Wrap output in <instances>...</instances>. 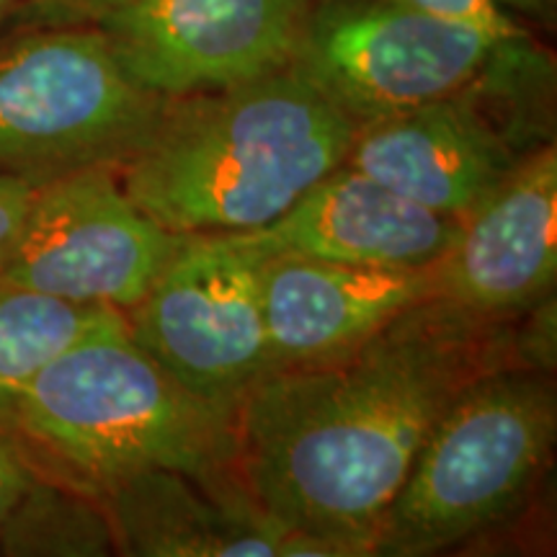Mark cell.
<instances>
[{"instance_id":"cell-1","label":"cell","mask_w":557,"mask_h":557,"mask_svg":"<svg viewBox=\"0 0 557 557\" xmlns=\"http://www.w3.org/2000/svg\"><path fill=\"white\" fill-rule=\"evenodd\" d=\"M511 346L504 320L438 295L341 357L263 374L235 410L243 483L331 557L374 555L438 416L472 380L521 364Z\"/></svg>"},{"instance_id":"cell-2","label":"cell","mask_w":557,"mask_h":557,"mask_svg":"<svg viewBox=\"0 0 557 557\" xmlns=\"http://www.w3.org/2000/svg\"><path fill=\"white\" fill-rule=\"evenodd\" d=\"M357 135L295 70L163 99L148 143L116 176L173 235L248 233L338 169Z\"/></svg>"},{"instance_id":"cell-3","label":"cell","mask_w":557,"mask_h":557,"mask_svg":"<svg viewBox=\"0 0 557 557\" xmlns=\"http://www.w3.org/2000/svg\"><path fill=\"white\" fill-rule=\"evenodd\" d=\"M0 431L37 475L99 504L139 472H238L235 416L181 385L129 329L83 341L0 387Z\"/></svg>"},{"instance_id":"cell-4","label":"cell","mask_w":557,"mask_h":557,"mask_svg":"<svg viewBox=\"0 0 557 557\" xmlns=\"http://www.w3.org/2000/svg\"><path fill=\"white\" fill-rule=\"evenodd\" d=\"M557 403L545 369H493L459 389L403 480L374 555L447 553L504 519L545 468Z\"/></svg>"},{"instance_id":"cell-5","label":"cell","mask_w":557,"mask_h":557,"mask_svg":"<svg viewBox=\"0 0 557 557\" xmlns=\"http://www.w3.org/2000/svg\"><path fill=\"white\" fill-rule=\"evenodd\" d=\"M163 107L129 78L99 26L0 32V176L45 184L122 169Z\"/></svg>"},{"instance_id":"cell-6","label":"cell","mask_w":557,"mask_h":557,"mask_svg":"<svg viewBox=\"0 0 557 557\" xmlns=\"http://www.w3.org/2000/svg\"><path fill=\"white\" fill-rule=\"evenodd\" d=\"M524 39L449 24L403 0H315L289 67L359 127L462 94Z\"/></svg>"},{"instance_id":"cell-7","label":"cell","mask_w":557,"mask_h":557,"mask_svg":"<svg viewBox=\"0 0 557 557\" xmlns=\"http://www.w3.org/2000/svg\"><path fill=\"white\" fill-rule=\"evenodd\" d=\"M263 259L250 233L178 235L148 295L127 312L132 338L165 372L233 416L269 372Z\"/></svg>"},{"instance_id":"cell-8","label":"cell","mask_w":557,"mask_h":557,"mask_svg":"<svg viewBox=\"0 0 557 557\" xmlns=\"http://www.w3.org/2000/svg\"><path fill=\"white\" fill-rule=\"evenodd\" d=\"M534 58L529 41L506 52L462 94L359 124L344 163L431 209L462 220L540 145L506 107L513 73Z\"/></svg>"},{"instance_id":"cell-9","label":"cell","mask_w":557,"mask_h":557,"mask_svg":"<svg viewBox=\"0 0 557 557\" xmlns=\"http://www.w3.org/2000/svg\"><path fill=\"white\" fill-rule=\"evenodd\" d=\"M178 235L150 220L122 189L116 169L96 165L37 186L5 278L124 315L148 295Z\"/></svg>"},{"instance_id":"cell-10","label":"cell","mask_w":557,"mask_h":557,"mask_svg":"<svg viewBox=\"0 0 557 557\" xmlns=\"http://www.w3.org/2000/svg\"><path fill=\"white\" fill-rule=\"evenodd\" d=\"M315 0H129L99 21L150 94H205L287 70Z\"/></svg>"},{"instance_id":"cell-11","label":"cell","mask_w":557,"mask_h":557,"mask_svg":"<svg viewBox=\"0 0 557 557\" xmlns=\"http://www.w3.org/2000/svg\"><path fill=\"white\" fill-rule=\"evenodd\" d=\"M557 276V150L540 145L470 214L438 263L442 297L506 320L547 299Z\"/></svg>"},{"instance_id":"cell-12","label":"cell","mask_w":557,"mask_h":557,"mask_svg":"<svg viewBox=\"0 0 557 557\" xmlns=\"http://www.w3.org/2000/svg\"><path fill=\"white\" fill-rule=\"evenodd\" d=\"M269 372L351 351L395 318L442 295L429 269H367L271 253L261 267ZM267 372V374H269Z\"/></svg>"},{"instance_id":"cell-13","label":"cell","mask_w":557,"mask_h":557,"mask_svg":"<svg viewBox=\"0 0 557 557\" xmlns=\"http://www.w3.org/2000/svg\"><path fill=\"white\" fill-rule=\"evenodd\" d=\"M101 506L122 555L331 557L318 540L271 517L240 472L218 480L139 472L109 491Z\"/></svg>"},{"instance_id":"cell-14","label":"cell","mask_w":557,"mask_h":557,"mask_svg":"<svg viewBox=\"0 0 557 557\" xmlns=\"http://www.w3.org/2000/svg\"><path fill=\"white\" fill-rule=\"evenodd\" d=\"M462 220L431 212L341 163L267 227L248 230L267 256L367 269H429L447 259Z\"/></svg>"},{"instance_id":"cell-15","label":"cell","mask_w":557,"mask_h":557,"mask_svg":"<svg viewBox=\"0 0 557 557\" xmlns=\"http://www.w3.org/2000/svg\"><path fill=\"white\" fill-rule=\"evenodd\" d=\"M129 329L109 305H81L0 276V387L32 377L83 341Z\"/></svg>"},{"instance_id":"cell-16","label":"cell","mask_w":557,"mask_h":557,"mask_svg":"<svg viewBox=\"0 0 557 557\" xmlns=\"http://www.w3.org/2000/svg\"><path fill=\"white\" fill-rule=\"evenodd\" d=\"M111 553H116V540L107 508L41 475H34L0 532V555L101 557Z\"/></svg>"},{"instance_id":"cell-17","label":"cell","mask_w":557,"mask_h":557,"mask_svg":"<svg viewBox=\"0 0 557 557\" xmlns=\"http://www.w3.org/2000/svg\"><path fill=\"white\" fill-rule=\"evenodd\" d=\"M413 9L429 13L449 24L470 26V29L485 32L498 39H521L527 32L513 18L511 9H506L500 0H403Z\"/></svg>"},{"instance_id":"cell-18","label":"cell","mask_w":557,"mask_h":557,"mask_svg":"<svg viewBox=\"0 0 557 557\" xmlns=\"http://www.w3.org/2000/svg\"><path fill=\"white\" fill-rule=\"evenodd\" d=\"M129 0H21L11 26H96Z\"/></svg>"},{"instance_id":"cell-19","label":"cell","mask_w":557,"mask_h":557,"mask_svg":"<svg viewBox=\"0 0 557 557\" xmlns=\"http://www.w3.org/2000/svg\"><path fill=\"white\" fill-rule=\"evenodd\" d=\"M34 191H37V184L32 181L0 176V274L9 267L13 250H16Z\"/></svg>"},{"instance_id":"cell-20","label":"cell","mask_w":557,"mask_h":557,"mask_svg":"<svg viewBox=\"0 0 557 557\" xmlns=\"http://www.w3.org/2000/svg\"><path fill=\"white\" fill-rule=\"evenodd\" d=\"M37 472L29 468L16 444L0 431V532Z\"/></svg>"},{"instance_id":"cell-21","label":"cell","mask_w":557,"mask_h":557,"mask_svg":"<svg viewBox=\"0 0 557 557\" xmlns=\"http://www.w3.org/2000/svg\"><path fill=\"white\" fill-rule=\"evenodd\" d=\"M500 3L511 11L532 13V16H545V13L553 9L555 0H500Z\"/></svg>"},{"instance_id":"cell-22","label":"cell","mask_w":557,"mask_h":557,"mask_svg":"<svg viewBox=\"0 0 557 557\" xmlns=\"http://www.w3.org/2000/svg\"><path fill=\"white\" fill-rule=\"evenodd\" d=\"M21 0H0V32L5 29V24H11L13 13H16Z\"/></svg>"}]
</instances>
